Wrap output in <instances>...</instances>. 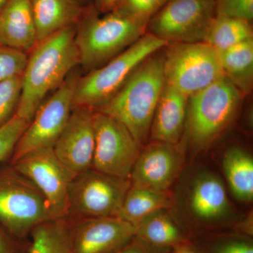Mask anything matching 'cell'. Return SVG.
<instances>
[{
  "instance_id": "1",
  "label": "cell",
  "mask_w": 253,
  "mask_h": 253,
  "mask_svg": "<svg viewBox=\"0 0 253 253\" xmlns=\"http://www.w3.org/2000/svg\"><path fill=\"white\" fill-rule=\"evenodd\" d=\"M76 26H69L40 42L28 54L16 114L28 123L37 109L80 66L75 42Z\"/></svg>"
},
{
  "instance_id": "2",
  "label": "cell",
  "mask_w": 253,
  "mask_h": 253,
  "mask_svg": "<svg viewBox=\"0 0 253 253\" xmlns=\"http://www.w3.org/2000/svg\"><path fill=\"white\" fill-rule=\"evenodd\" d=\"M165 84L162 48L145 59L116 94L94 111L118 120L142 147Z\"/></svg>"
},
{
  "instance_id": "3",
  "label": "cell",
  "mask_w": 253,
  "mask_h": 253,
  "mask_svg": "<svg viewBox=\"0 0 253 253\" xmlns=\"http://www.w3.org/2000/svg\"><path fill=\"white\" fill-rule=\"evenodd\" d=\"M147 26L114 11L101 14L88 4L76 26L80 66L86 73L101 67L146 33Z\"/></svg>"
},
{
  "instance_id": "4",
  "label": "cell",
  "mask_w": 253,
  "mask_h": 253,
  "mask_svg": "<svg viewBox=\"0 0 253 253\" xmlns=\"http://www.w3.org/2000/svg\"><path fill=\"white\" fill-rule=\"evenodd\" d=\"M243 96L224 76L188 99L184 135L201 151L219 139L234 121Z\"/></svg>"
},
{
  "instance_id": "5",
  "label": "cell",
  "mask_w": 253,
  "mask_h": 253,
  "mask_svg": "<svg viewBox=\"0 0 253 253\" xmlns=\"http://www.w3.org/2000/svg\"><path fill=\"white\" fill-rule=\"evenodd\" d=\"M166 44V42L146 32L104 66L80 76L73 96V109H99L116 94L145 59Z\"/></svg>"
},
{
  "instance_id": "6",
  "label": "cell",
  "mask_w": 253,
  "mask_h": 253,
  "mask_svg": "<svg viewBox=\"0 0 253 253\" xmlns=\"http://www.w3.org/2000/svg\"><path fill=\"white\" fill-rule=\"evenodd\" d=\"M168 85L190 96L222 77L219 52L207 43H168L163 48Z\"/></svg>"
},
{
  "instance_id": "7",
  "label": "cell",
  "mask_w": 253,
  "mask_h": 253,
  "mask_svg": "<svg viewBox=\"0 0 253 253\" xmlns=\"http://www.w3.org/2000/svg\"><path fill=\"white\" fill-rule=\"evenodd\" d=\"M55 219L36 186L14 168L0 172V223L16 236Z\"/></svg>"
},
{
  "instance_id": "8",
  "label": "cell",
  "mask_w": 253,
  "mask_h": 253,
  "mask_svg": "<svg viewBox=\"0 0 253 253\" xmlns=\"http://www.w3.org/2000/svg\"><path fill=\"white\" fill-rule=\"evenodd\" d=\"M80 74L73 70L61 86L37 109L12 153V163L33 150L53 147L73 110V96Z\"/></svg>"
},
{
  "instance_id": "9",
  "label": "cell",
  "mask_w": 253,
  "mask_h": 253,
  "mask_svg": "<svg viewBox=\"0 0 253 253\" xmlns=\"http://www.w3.org/2000/svg\"><path fill=\"white\" fill-rule=\"evenodd\" d=\"M216 16L214 0H170L150 19L146 32L167 44L202 42Z\"/></svg>"
},
{
  "instance_id": "10",
  "label": "cell",
  "mask_w": 253,
  "mask_h": 253,
  "mask_svg": "<svg viewBox=\"0 0 253 253\" xmlns=\"http://www.w3.org/2000/svg\"><path fill=\"white\" fill-rule=\"evenodd\" d=\"M129 187V179L109 175L91 168L75 176L70 184L68 217H117Z\"/></svg>"
},
{
  "instance_id": "11",
  "label": "cell",
  "mask_w": 253,
  "mask_h": 253,
  "mask_svg": "<svg viewBox=\"0 0 253 253\" xmlns=\"http://www.w3.org/2000/svg\"><path fill=\"white\" fill-rule=\"evenodd\" d=\"M92 168L109 175L129 179L141 146L118 120L94 111Z\"/></svg>"
},
{
  "instance_id": "12",
  "label": "cell",
  "mask_w": 253,
  "mask_h": 253,
  "mask_svg": "<svg viewBox=\"0 0 253 253\" xmlns=\"http://www.w3.org/2000/svg\"><path fill=\"white\" fill-rule=\"evenodd\" d=\"M12 164L41 191L54 219L68 217V191L74 176L56 157L53 147L33 150Z\"/></svg>"
},
{
  "instance_id": "13",
  "label": "cell",
  "mask_w": 253,
  "mask_h": 253,
  "mask_svg": "<svg viewBox=\"0 0 253 253\" xmlns=\"http://www.w3.org/2000/svg\"><path fill=\"white\" fill-rule=\"evenodd\" d=\"M94 110L73 108L69 120L53 146L54 154L73 176L92 168Z\"/></svg>"
},
{
  "instance_id": "14",
  "label": "cell",
  "mask_w": 253,
  "mask_h": 253,
  "mask_svg": "<svg viewBox=\"0 0 253 253\" xmlns=\"http://www.w3.org/2000/svg\"><path fill=\"white\" fill-rule=\"evenodd\" d=\"M184 162L183 147L153 141L140 151L129 181L134 187L168 191L177 179Z\"/></svg>"
},
{
  "instance_id": "15",
  "label": "cell",
  "mask_w": 253,
  "mask_h": 253,
  "mask_svg": "<svg viewBox=\"0 0 253 253\" xmlns=\"http://www.w3.org/2000/svg\"><path fill=\"white\" fill-rule=\"evenodd\" d=\"M81 219L71 230V253H115L136 236V226L119 217Z\"/></svg>"
},
{
  "instance_id": "16",
  "label": "cell",
  "mask_w": 253,
  "mask_h": 253,
  "mask_svg": "<svg viewBox=\"0 0 253 253\" xmlns=\"http://www.w3.org/2000/svg\"><path fill=\"white\" fill-rule=\"evenodd\" d=\"M190 215L204 224L220 222L231 215V206L225 186L220 178L204 172L191 183L186 197Z\"/></svg>"
},
{
  "instance_id": "17",
  "label": "cell",
  "mask_w": 253,
  "mask_h": 253,
  "mask_svg": "<svg viewBox=\"0 0 253 253\" xmlns=\"http://www.w3.org/2000/svg\"><path fill=\"white\" fill-rule=\"evenodd\" d=\"M189 96L165 84L155 111L150 136L153 141L176 144L185 129Z\"/></svg>"
},
{
  "instance_id": "18",
  "label": "cell",
  "mask_w": 253,
  "mask_h": 253,
  "mask_svg": "<svg viewBox=\"0 0 253 253\" xmlns=\"http://www.w3.org/2000/svg\"><path fill=\"white\" fill-rule=\"evenodd\" d=\"M37 44L31 0H9L0 11V44L29 54Z\"/></svg>"
},
{
  "instance_id": "19",
  "label": "cell",
  "mask_w": 253,
  "mask_h": 253,
  "mask_svg": "<svg viewBox=\"0 0 253 253\" xmlns=\"http://www.w3.org/2000/svg\"><path fill=\"white\" fill-rule=\"evenodd\" d=\"M38 43L77 24L86 6L78 0H31Z\"/></svg>"
},
{
  "instance_id": "20",
  "label": "cell",
  "mask_w": 253,
  "mask_h": 253,
  "mask_svg": "<svg viewBox=\"0 0 253 253\" xmlns=\"http://www.w3.org/2000/svg\"><path fill=\"white\" fill-rule=\"evenodd\" d=\"M223 76L243 96L253 90V40L218 51Z\"/></svg>"
},
{
  "instance_id": "21",
  "label": "cell",
  "mask_w": 253,
  "mask_h": 253,
  "mask_svg": "<svg viewBox=\"0 0 253 253\" xmlns=\"http://www.w3.org/2000/svg\"><path fill=\"white\" fill-rule=\"evenodd\" d=\"M167 191L131 186L125 196L117 217L136 226L150 214L169 207Z\"/></svg>"
},
{
  "instance_id": "22",
  "label": "cell",
  "mask_w": 253,
  "mask_h": 253,
  "mask_svg": "<svg viewBox=\"0 0 253 253\" xmlns=\"http://www.w3.org/2000/svg\"><path fill=\"white\" fill-rule=\"evenodd\" d=\"M223 169L231 192L236 199L251 202L253 199V159L246 150L233 147L226 151Z\"/></svg>"
},
{
  "instance_id": "23",
  "label": "cell",
  "mask_w": 253,
  "mask_h": 253,
  "mask_svg": "<svg viewBox=\"0 0 253 253\" xmlns=\"http://www.w3.org/2000/svg\"><path fill=\"white\" fill-rule=\"evenodd\" d=\"M251 40H253L252 21L217 14L204 42L221 51Z\"/></svg>"
},
{
  "instance_id": "24",
  "label": "cell",
  "mask_w": 253,
  "mask_h": 253,
  "mask_svg": "<svg viewBox=\"0 0 253 253\" xmlns=\"http://www.w3.org/2000/svg\"><path fill=\"white\" fill-rule=\"evenodd\" d=\"M28 253H71V229L65 219H51L33 228Z\"/></svg>"
},
{
  "instance_id": "25",
  "label": "cell",
  "mask_w": 253,
  "mask_h": 253,
  "mask_svg": "<svg viewBox=\"0 0 253 253\" xmlns=\"http://www.w3.org/2000/svg\"><path fill=\"white\" fill-rule=\"evenodd\" d=\"M136 227V236L146 244L156 246H174L181 240L179 228L166 210L150 214Z\"/></svg>"
},
{
  "instance_id": "26",
  "label": "cell",
  "mask_w": 253,
  "mask_h": 253,
  "mask_svg": "<svg viewBox=\"0 0 253 253\" xmlns=\"http://www.w3.org/2000/svg\"><path fill=\"white\" fill-rule=\"evenodd\" d=\"M170 0H121L112 11L147 26L151 18Z\"/></svg>"
},
{
  "instance_id": "27",
  "label": "cell",
  "mask_w": 253,
  "mask_h": 253,
  "mask_svg": "<svg viewBox=\"0 0 253 253\" xmlns=\"http://www.w3.org/2000/svg\"><path fill=\"white\" fill-rule=\"evenodd\" d=\"M22 87V76L0 82V127L9 122L19 103Z\"/></svg>"
},
{
  "instance_id": "28",
  "label": "cell",
  "mask_w": 253,
  "mask_h": 253,
  "mask_svg": "<svg viewBox=\"0 0 253 253\" xmlns=\"http://www.w3.org/2000/svg\"><path fill=\"white\" fill-rule=\"evenodd\" d=\"M28 54L0 44V82L22 76Z\"/></svg>"
},
{
  "instance_id": "29",
  "label": "cell",
  "mask_w": 253,
  "mask_h": 253,
  "mask_svg": "<svg viewBox=\"0 0 253 253\" xmlns=\"http://www.w3.org/2000/svg\"><path fill=\"white\" fill-rule=\"evenodd\" d=\"M29 123L15 115L0 127V161L12 154L15 146Z\"/></svg>"
},
{
  "instance_id": "30",
  "label": "cell",
  "mask_w": 253,
  "mask_h": 253,
  "mask_svg": "<svg viewBox=\"0 0 253 253\" xmlns=\"http://www.w3.org/2000/svg\"><path fill=\"white\" fill-rule=\"evenodd\" d=\"M217 15L252 21L253 0H214Z\"/></svg>"
},
{
  "instance_id": "31",
  "label": "cell",
  "mask_w": 253,
  "mask_h": 253,
  "mask_svg": "<svg viewBox=\"0 0 253 253\" xmlns=\"http://www.w3.org/2000/svg\"><path fill=\"white\" fill-rule=\"evenodd\" d=\"M217 253H253V248L246 243L232 242L223 246Z\"/></svg>"
},
{
  "instance_id": "32",
  "label": "cell",
  "mask_w": 253,
  "mask_h": 253,
  "mask_svg": "<svg viewBox=\"0 0 253 253\" xmlns=\"http://www.w3.org/2000/svg\"><path fill=\"white\" fill-rule=\"evenodd\" d=\"M121 0H91V3L100 13L104 14L111 12Z\"/></svg>"
},
{
  "instance_id": "33",
  "label": "cell",
  "mask_w": 253,
  "mask_h": 253,
  "mask_svg": "<svg viewBox=\"0 0 253 253\" xmlns=\"http://www.w3.org/2000/svg\"><path fill=\"white\" fill-rule=\"evenodd\" d=\"M141 242L134 243L128 246L126 245L115 253H150L148 249L144 246V241L141 240Z\"/></svg>"
},
{
  "instance_id": "34",
  "label": "cell",
  "mask_w": 253,
  "mask_h": 253,
  "mask_svg": "<svg viewBox=\"0 0 253 253\" xmlns=\"http://www.w3.org/2000/svg\"><path fill=\"white\" fill-rule=\"evenodd\" d=\"M0 253H13L11 245L1 231H0Z\"/></svg>"
},
{
  "instance_id": "35",
  "label": "cell",
  "mask_w": 253,
  "mask_h": 253,
  "mask_svg": "<svg viewBox=\"0 0 253 253\" xmlns=\"http://www.w3.org/2000/svg\"><path fill=\"white\" fill-rule=\"evenodd\" d=\"M9 0H0V11L6 6Z\"/></svg>"
},
{
  "instance_id": "36",
  "label": "cell",
  "mask_w": 253,
  "mask_h": 253,
  "mask_svg": "<svg viewBox=\"0 0 253 253\" xmlns=\"http://www.w3.org/2000/svg\"><path fill=\"white\" fill-rule=\"evenodd\" d=\"M78 1L84 5H88L91 3V0H78Z\"/></svg>"
},
{
  "instance_id": "37",
  "label": "cell",
  "mask_w": 253,
  "mask_h": 253,
  "mask_svg": "<svg viewBox=\"0 0 253 253\" xmlns=\"http://www.w3.org/2000/svg\"><path fill=\"white\" fill-rule=\"evenodd\" d=\"M178 253H194L193 252H191V251H188V250H182V251H179Z\"/></svg>"
}]
</instances>
